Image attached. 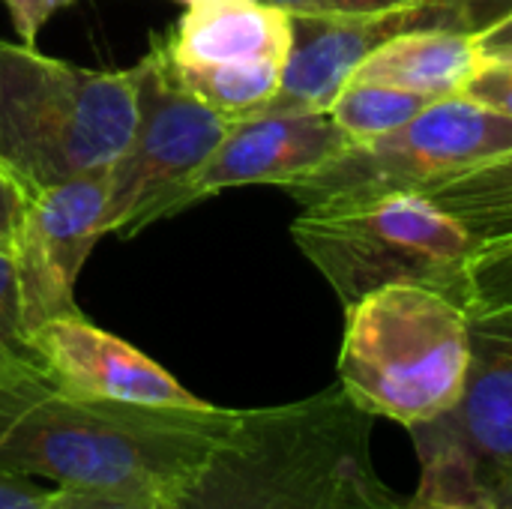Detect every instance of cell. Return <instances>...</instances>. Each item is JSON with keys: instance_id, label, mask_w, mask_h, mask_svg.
Returning <instances> with one entry per match:
<instances>
[{"instance_id": "obj_1", "label": "cell", "mask_w": 512, "mask_h": 509, "mask_svg": "<svg viewBox=\"0 0 512 509\" xmlns=\"http://www.w3.org/2000/svg\"><path fill=\"white\" fill-rule=\"evenodd\" d=\"M231 408H147L84 399L24 354L0 357V471L54 486L174 498L234 423Z\"/></svg>"}, {"instance_id": "obj_2", "label": "cell", "mask_w": 512, "mask_h": 509, "mask_svg": "<svg viewBox=\"0 0 512 509\" xmlns=\"http://www.w3.org/2000/svg\"><path fill=\"white\" fill-rule=\"evenodd\" d=\"M372 426L333 384L315 396L237 411L174 509H399L372 462Z\"/></svg>"}, {"instance_id": "obj_3", "label": "cell", "mask_w": 512, "mask_h": 509, "mask_svg": "<svg viewBox=\"0 0 512 509\" xmlns=\"http://www.w3.org/2000/svg\"><path fill=\"white\" fill-rule=\"evenodd\" d=\"M471 351L462 300L426 285H387L345 309L336 384L375 420L414 429L459 402Z\"/></svg>"}, {"instance_id": "obj_4", "label": "cell", "mask_w": 512, "mask_h": 509, "mask_svg": "<svg viewBox=\"0 0 512 509\" xmlns=\"http://www.w3.org/2000/svg\"><path fill=\"white\" fill-rule=\"evenodd\" d=\"M132 120V69H84L0 39V165L27 195L108 171Z\"/></svg>"}, {"instance_id": "obj_5", "label": "cell", "mask_w": 512, "mask_h": 509, "mask_svg": "<svg viewBox=\"0 0 512 509\" xmlns=\"http://www.w3.org/2000/svg\"><path fill=\"white\" fill-rule=\"evenodd\" d=\"M291 237L345 309L387 285H426L465 306L477 243L423 192L303 207Z\"/></svg>"}, {"instance_id": "obj_6", "label": "cell", "mask_w": 512, "mask_h": 509, "mask_svg": "<svg viewBox=\"0 0 512 509\" xmlns=\"http://www.w3.org/2000/svg\"><path fill=\"white\" fill-rule=\"evenodd\" d=\"M132 78L135 120L123 153L108 168L102 216V234L123 237L192 207L198 174L237 123L180 84L159 36L132 66Z\"/></svg>"}, {"instance_id": "obj_7", "label": "cell", "mask_w": 512, "mask_h": 509, "mask_svg": "<svg viewBox=\"0 0 512 509\" xmlns=\"http://www.w3.org/2000/svg\"><path fill=\"white\" fill-rule=\"evenodd\" d=\"M510 150L512 117L489 111L465 96H447L381 138L354 141L333 162L285 189L303 207L420 192Z\"/></svg>"}, {"instance_id": "obj_8", "label": "cell", "mask_w": 512, "mask_h": 509, "mask_svg": "<svg viewBox=\"0 0 512 509\" xmlns=\"http://www.w3.org/2000/svg\"><path fill=\"white\" fill-rule=\"evenodd\" d=\"M108 171L48 186L27 198L12 264L24 336L45 321L81 315L75 285L102 234Z\"/></svg>"}, {"instance_id": "obj_9", "label": "cell", "mask_w": 512, "mask_h": 509, "mask_svg": "<svg viewBox=\"0 0 512 509\" xmlns=\"http://www.w3.org/2000/svg\"><path fill=\"white\" fill-rule=\"evenodd\" d=\"M36 369L66 393L147 408H207L171 372L84 315L39 324L24 339Z\"/></svg>"}, {"instance_id": "obj_10", "label": "cell", "mask_w": 512, "mask_h": 509, "mask_svg": "<svg viewBox=\"0 0 512 509\" xmlns=\"http://www.w3.org/2000/svg\"><path fill=\"white\" fill-rule=\"evenodd\" d=\"M351 144L354 138L330 117V111H258L231 126L198 174L192 195L201 201L228 186L246 183L288 186L315 174Z\"/></svg>"}, {"instance_id": "obj_11", "label": "cell", "mask_w": 512, "mask_h": 509, "mask_svg": "<svg viewBox=\"0 0 512 509\" xmlns=\"http://www.w3.org/2000/svg\"><path fill=\"white\" fill-rule=\"evenodd\" d=\"M417 456L450 453L489 489L512 474V336L474 330L459 402L438 420L408 429Z\"/></svg>"}, {"instance_id": "obj_12", "label": "cell", "mask_w": 512, "mask_h": 509, "mask_svg": "<svg viewBox=\"0 0 512 509\" xmlns=\"http://www.w3.org/2000/svg\"><path fill=\"white\" fill-rule=\"evenodd\" d=\"M405 30L408 9L381 15L291 12V48L282 66V81L261 111H330L360 63L381 42Z\"/></svg>"}, {"instance_id": "obj_13", "label": "cell", "mask_w": 512, "mask_h": 509, "mask_svg": "<svg viewBox=\"0 0 512 509\" xmlns=\"http://www.w3.org/2000/svg\"><path fill=\"white\" fill-rule=\"evenodd\" d=\"M177 66L285 63L291 48V12L270 0H207L186 6L171 33H159Z\"/></svg>"}, {"instance_id": "obj_14", "label": "cell", "mask_w": 512, "mask_h": 509, "mask_svg": "<svg viewBox=\"0 0 512 509\" xmlns=\"http://www.w3.org/2000/svg\"><path fill=\"white\" fill-rule=\"evenodd\" d=\"M486 66L474 36L450 30H405L381 42L351 81L384 84L429 99L462 96L465 84Z\"/></svg>"}, {"instance_id": "obj_15", "label": "cell", "mask_w": 512, "mask_h": 509, "mask_svg": "<svg viewBox=\"0 0 512 509\" xmlns=\"http://www.w3.org/2000/svg\"><path fill=\"white\" fill-rule=\"evenodd\" d=\"M420 192L444 207L471 234L477 249L512 243V150Z\"/></svg>"}, {"instance_id": "obj_16", "label": "cell", "mask_w": 512, "mask_h": 509, "mask_svg": "<svg viewBox=\"0 0 512 509\" xmlns=\"http://www.w3.org/2000/svg\"><path fill=\"white\" fill-rule=\"evenodd\" d=\"M168 63H171L174 75L180 78V84L192 96H198L201 102L222 111L231 120L261 111L276 96L279 81H282V66H285L279 60L222 63V66H177L171 57H168Z\"/></svg>"}, {"instance_id": "obj_17", "label": "cell", "mask_w": 512, "mask_h": 509, "mask_svg": "<svg viewBox=\"0 0 512 509\" xmlns=\"http://www.w3.org/2000/svg\"><path fill=\"white\" fill-rule=\"evenodd\" d=\"M438 99L384 87V84H363L348 81L345 90L330 105V117L354 138V141H372L381 138L408 120H414L423 108H429Z\"/></svg>"}, {"instance_id": "obj_18", "label": "cell", "mask_w": 512, "mask_h": 509, "mask_svg": "<svg viewBox=\"0 0 512 509\" xmlns=\"http://www.w3.org/2000/svg\"><path fill=\"white\" fill-rule=\"evenodd\" d=\"M465 312L474 330L512 336V243L474 252L468 264Z\"/></svg>"}, {"instance_id": "obj_19", "label": "cell", "mask_w": 512, "mask_h": 509, "mask_svg": "<svg viewBox=\"0 0 512 509\" xmlns=\"http://www.w3.org/2000/svg\"><path fill=\"white\" fill-rule=\"evenodd\" d=\"M420 483L399 509H495L489 489L450 453H420Z\"/></svg>"}, {"instance_id": "obj_20", "label": "cell", "mask_w": 512, "mask_h": 509, "mask_svg": "<svg viewBox=\"0 0 512 509\" xmlns=\"http://www.w3.org/2000/svg\"><path fill=\"white\" fill-rule=\"evenodd\" d=\"M512 15V0H420L408 6V30H450L480 36Z\"/></svg>"}, {"instance_id": "obj_21", "label": "cell", "mask_w": 512, "mask_h": 509, "mask_svg": "<svg viewBox=\"0 0 512 509\" xmlns=\"http://www.w3.org/2000/svg\"><path fill=\"white\" fill-rule=\"evenodd\" d=\"M48 509H174V501L153 492L132 489H78L57 486L45 492Z\"/></svg>"}, {"instance_id": "obj_22", "label": "cell", "mask_w": 512, "mask_h": 509, "mask_svg": "<svg viewBox=\"0 0 512 509\" xmlns=\"http://www.w3.org/2000/svg\"><path fill=\"white\" fill-rule=\"evenodd\" d=\"M24 324H21V300H18V279L15 264L9 255L0 252V357L3 354H24Z\"/></svg>"}, {"instance_id": "obj_23", "label": "cell", "mask_w": 512, "mask_h": 509, "mask_svg": "<svg viewBox=\"0 0 512 509\" xmlns=\"http://www.w3.org/2000/svg\"><path fill=\"white\" fill-rule=\"evenodd\" d=\"M465 99L512 117V63H486L462 90Z\"/></svg>"}, {"instance_id": "obj_24", "label": "cell", "mask_w": 512, "mask_h": 509, "mask_svg": "<svg viewBox=\"0 0 512 509\" xmlns=\"http://www.w3.org/2000/svg\"><path fill=\"white\" fill-rule=\"evenodd\" d=\"M12 18V27L21 39V45H33L39 30L48 24V18L60 9H66L72 0H3Z\"/></svg>"}, {"instance_id": "obj_25", "label": "cell", "mask_w": 512, "mask_h": 509, "mask_svg": "<svg viewBox=\"0 0 512 509\" xmlns=\"http://www.w3.org/2000/svg\"><path fill=\"white\" fill-rule=\"evenodd\" d=\"M27 198L30 195L18 186V180L0 165V252L9 258L15 249V237H18V225H21Z\"/></svg>"}, {"instance_id": "obj_26", "label": "cell", "mask_w": 512, "mask_h": 509, "mask_svg": "<svg viewBox=\"0 0 512 509\" xmlns=\"http://www.w3.org/2000/svg\"><path fill=\"white\" fill-rule=\"evenodd\" d=\"M45 492L30 477L0 471V509H48Z\"/></svg>"}, {"instance_id": "obj_27", "label": "cell", "mask_w": 512, "mask_h": 509, "mask_svg": "<svg viewBox=\"0 0 512 509\" xmlns=\"http://www.w3.org/2000/svg\"><path fill=\"white\" fill-rule=\"evenodd\" d=\"M420 0H315L312 12H333V15H381L408 9Z\"/></svg>"}, {"instance_id": "obj_28", "label": "cell", "mask_w": 512, "mask_h": 509, "mask_svg": "<svg viewBox=\"0 0 512 509\" xmlns=\"http://www.w3.org/2000/svg\"><path fill=\"white\" fill-rule=\"evenodd\" d=\"M486 63H512V15L474 36Z\"/></svg>"}, {"instance_id": "obj_29", "label": "cell", "mask_w": 512, "mask_h": 509, "mask_svg": "<svg viewBox=\"0 0 512 509\" xmlns=\"http://www.w3.org/2000/svg\"><path fill=\"white\" fill-rule=\"evenodd\" d=\"M489 495L495 501V509H512V474L498 480L495 486H489Z\"/></svg>"}, {"instance_id": "obj_30", "label": "cell", "mask_w": 512, "mask_h": 509, "mask_svg": "<svg viewBox=\"0 0 512 509\" xmlns=\"http://www.w3.org/2000/svg\"><path fill=\"white\" fill-rule=\"evenodd\" d=\"M270 3H276L288 12H312L315 9V0H270Z\"/></svg>"}, {"instance_id": "obj_31", "label": "cell", "mask_w": 512, "mask_h": 509, "mask_svg": "<svg viewBox=\"0 0 512 509\" xmlns=\"http://www.w3.org/2000/svg\"><path fill=\"white\" fill-rule=\"evenodd\" d=\"M177 3H183V6H198V3H207V0H177Z\"/></svg>"}]
</instances>
